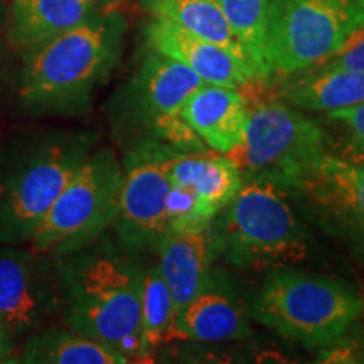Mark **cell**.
<instances>
[{"label":"cell","instance_id":"cell-30","mask_svg":"<svg viewBox=\"0 0 364 364\" xmlns=\"http://www.w3.org/2000/svg\"><path fill=\"white\" fill-rule=\"evenodd\" d=\"M93 2H97L98 6H102V4H108V2H113V0H93Z\"/></svg>","mask_w":364,"mask_h":364},{"label":"cell","instance_id":"cell-24","mask_svg":"<svg viewBox=\"0 0 364 364\" xmlns=\"http://www.w3.org/2000/svg\"><path fill=\"white\" fill-rule=\"evenodd\" d=\"M167 233H182V231H199L211 226L213 218L204 211L198 196L186 186L171 182L166 201Z\"/></svg>","mask_w":364,"mask_h":364},{"label":"cell","instance_id":"cell-20","mask_svg":"<svg viewBox=\"0 0 364 364\" xmlns=\"http://www.w3.org/2000/svg\"><path fill=\"white\" fill-rule=\"evenodd\" d=\"M16 363L24 364H127L130 358L75 331L48 327L17 346Z\"/></svg>","mask_w":364,"mask_h":364},{"label":"cell","instance_id":"cell-2","mask_svg":"<svg viewBox=\"0 0 364 364\" xmlns=\"http://www.w3.org/2000/svg\"><path fill=\"white\" fill-rule=\"evenodd\" d=\"M66 326L140 361V307L145 267L108 238L53 258Z\"/></svg>","mask_w":364,"mask_h":364},{"label":"cell","instance_id":"cell-1","mask_svg":"<svg viewBox=\"0 0 364 364\" xmlns=\"http://www.w3.org/2000/svg\"><path fill=\"white\" fill-rule=\"evenodd\" d=\"M125 31L120 12H97L66 33L24 49L14 86L21 112L31 118L88 112L95 90L120 61Z\"/></svg>","mask_w":364,"mask_h":364},{"label":"cell","instance_id":"cell-7","mask_svg":"<svg viewBox=\"0 0 364 364\" xmlns=\"http://www.w3.org/2000/svg\"><path fill=\"white\" fill-rule=\"evenodd\" d=\"M124 167L110 147H97L36 228L31 248L49 258L107 235L120 206Z\"/></svg>","mask_w":364,"mask_h":364},{"label":"cell","instance_id":"cell-28","mask_svg":"<svg viewBox=\"0 0 364 364\" xmlns=\"http://www.w3.org/2000/svg\"><path fill=\"white\" fill-rule=\"evenodd\" d=\"M11 65H9V56L6 48L0 44V102L6 97L7 88H11Z\"/></svg>","mask_w":364,"mask_h":364},{"label":"cell","instance_id":"cell-4","mask_svg":"<svg viewBox=\"0 0 364 364\" xmlns=\"http://www.w3.org/2000/svg\"><path fill=\"white\" fill-rule=\"evenodd\" d=\"M209 238L216 260L240 270L294 268L311 255V233L289 194L262 177L243 179L213 220Z\"/></svg>","mask_w":364,"mask_h":364},{"label":"cell","instance_id":"cell-19","mask_svg":"<svg viewBox=\"0 0 364 364\" xmlns=\"http://www.w3.org/2000/svg\"><path fill=\"white\" fill-rule=\"evenodd\" d=\"M279 100L297 110L331 113L364 102V73L314 66L290 76Z\"/></svg>","mask_w":364,"mask_h":364},{"label":"cell","instance_id":"cell-3","mask_svg":"<svg viewBox=\"0 0 364 364\" xmlns=\"http://www.w3.org/2000/svg\"><path fill=\"white\" fill-rule=\"evenodd\" d=\"M88 129L29 130L0 150V245H24L98 147Z\"/></svg>","mask_w":364,"mask_h":364},{"label":"cell","instance_id":"cell-8","mask_svg":"<svg viewBox=\"0 0 364 364\" xmlns=\"http://www.w3.org/2000/svg\"><path fill=\"white\" fill-rule=\"evenodd\" d=\"M364 24V0H268L267 81L324 63Z\"/></svg>","mask_w":364,"mask_h":364},{"label":"cell","instance_id":"cell-25","mask_svg":"<svg viewBox=\"0 0 364 364\" xmlns=\"http://www.w3.org/2000/svg\"><path fill=\"white\" fill-rule=\"evenodd\" d=\"M317 66L364 73V24L353 31L344 43Z\"/></svg>","mask_w":364,"mask_h":364},{"label":"cell","instance_id":"cell-15","mask_svg":"<svg viewBox=\"0 0 364 364\" xmlns=\"http://www.w3.org/2000/svg\"><path fill=\"white\" fill-rule=\"evenodd\" d=\"M248 107L241 90L204 83L186 100L182 118L206 147L230 156L245 140Z\"/></svg>","mask_w":364,"mask_h":364},{"label":"cell","instance_id":"cell-26","mask_svg":"<svg viewBox=\"0 0 364 364\" xmlns=\"http://www.w3.org/2000/svg\"><path fill=\"white\" fill-rule=\"evenodd\" d=\"M327 117L343 125L348 132L349 144H351L349 154L364 156V102L327 113Z\"/></svg>","mask_w":364,"mask_h":364},{"label":"cell","instance_id":"cell-17","mask_svg":"<svg viewBox=\"0 0 364 364\" xmlns=\"http://www.w3.org/2000/svg\"><path fill=\"white\" fill-rule=\"evenodd\" d=\"M100 12L93 0H12L7 12V41L24 49L66 33Z\"/></svg>","mask_w":364,"mask_h":364},{"label":"cell","instance_id":"cell-9","mask_svg":"<svg viewBox=\"0 0 364 364\" xmlns=\"http://www.w3.org/2000/svg\"><path fill=\"white\" fill-rule=\"evenodd\" d=\"M326 152L322 127L277 98L250 105L245 140L230 157L238 164L243 179L262 177L284 189Z\"/></svg>","mask_w":364,"mask_h":364},{"label":"cell","instance_id":"cell-14","mask_svg":"<svg viewBox=\"0 0 364 364\" xmlns=\"http://www.w3.org/2000/svg\"><path fill=\"white\" fill-rule=\"evenodd\" d=\"M248 312L241 306L233 285L220 268H215L208 284L172 318L171 341L225 343L252 334Z\"/></svg>","mask_w":364,"mask_h":364},{"label":"cell","instance_id":"cell-29","mask_svg":"<svg viewBox=\"0 0 364 364\" xmlns=\"http://www.w3.org/2000/svg\"><path fill=\"white\" fill-rule=\"evenodd\" d=\"M7 21V11H6V6H4V0H0V29H2L4 24H6Z\"/></svg>","mask_w":364,"mask_h":364},{"label":"cell","instance_id":"cell-5","mask_svg":"<svg viewBox=\"0 0 364 364\" xmlns=\"http://www.w3.org/2000/svg\"><path fill=\"white\" fill-rule=\"evenodd\" d=\"M364 311L353 285L318 273L272 270L250 300L248 316L306 348H327L343 338Z\"/></svg>","mask_w":364,"mask_h":364},{"label":"cell","instance_id":"cell-16","mask_svg":"<svg viewBox=\"0 0 364 364\" xmlns=\"http://www.w3.org/2000/svg\"><path fill=\"white\" fill-rule=\"evenodd\" d=\"M157 267L169 287L174 316L203 290L215 270L209 228L167 233L157 248Z\"/></svg>","mask_w":364,"mask_h":364},{"label":"cell","instance_id":"cell-27","mask_svg":"<svg viewBox=\"0 0 364 364\" xmlns=\"http://www.w3.org/2000/svg\"><path fill=\"white\" fill-rule=\"evenodd\" d=\"M17 343L14 339L11 329L6 322L0 318V364L4 363H16Z\"/></svg>","mask_w":364,"mask_h":364},{"label":"cell","instance_id":"cell-18","mask_svg":"<svg viewBox=\"0 0 364 364\" xmlns=\"http://www.w3.org/2000/svg\"><path fill=\"white\" fill-rule=\"evenodd\" d=\"M169 179L193 189L206 215L215 220L243 184L238 164L226 154L211 156L208 150L182 152L171 164Z\"/></svg>","mask_w":364,"mask_h":364},{"label":"cell","instance_id":"cell-22","mask_svg":"<svg viewBox=\"0 0 364 364\" xmlns=\"http://www.w3.org/2000/svg\"><path fill=\"white\" fill-rule=\"evenodd\" d=\"M172 318L174 302L169 287L157 265L145 267L140 307V361L152 358V354L167 343Z\"/></svg>","mask_w":364,"mask_h":364},{"label":"cell","instance_id":"cell-11","mask_svg":"<svg viewBox=\"0 0 364 364\" xmlns=\"http://www.w3.org/2000/svg\"><path fill=\"white\" fill-rule=\"evenodd\" d=\"M284 191L354 258L364 260V156L322 154Z\"/></svg>","mask_w":364,"mask_h":364},{"label":"cell","instance_id":"cell-10","mask_svg":"<svg viewBox=\"0 0 364 364\" xmlns=\"http://www.w3.org/2000/svg\"><path fill=\"white\" fill-rule=\"evenodd\" d=\"M182 152L191 150H181L154 139L127 145L122 162L120 206L113 230L120 248L136 258L144 253H157L167 235L169 171L172 161Z\"/></svg>","mask_w":364,"mask_h":364},{"label":"cell","instance_id":"cell-12","mask_svg":"<svg viewBox=\"0 0 364 364\" xmlns=\"http://www.w3.org/2000/svg\"><path fill=\"white\" fill-rule=\"evenodd\" d=\"M58 314L61 306L53 258L21 245H0V318L17 346L51 327Z\"/></svg>","mask_w":364,"mask_h":364},{"label":"cell","instance_id":"cell-6","mask_svg":"<svg viewBox=\"0 0 364 364\" xmlns=\"http://www.w3.org/2000/svg\"><path fill=\"white\" fill-rule=\"evenodd\" d=\"M204 81L188 66L150 49L112 100L110 122L122 140L154 139L181 150H206L182 118V107Z\"/></svg>","mask_w":364,"mask_h":364},{"label":"cell","instance_id":"cell-23","mask_svg":"<svg viewBox=\"0 0 364 364\" xmlns=\"http://www.w3.org/2000/svg\"><path fill=\"white\" fill-rule=\"evenodd\" d=\"M243 46L258 81H267L265 24L268 0H218Z\"/></svg>","mask_w":364,"mask_h":364},{"label":"cell","instance_id":"cell-13","mask_svg":"<svg viewBox=\"0 0 364 364\" xmlns=\"http://www.w3.org/2000/svg\"><path fill=\"white\" fill-rule=\"evenodd\" d=\"M144 36L149 49L182 63L204 83L241 90L258 80L252 65L245 59L171 21L154 17L145 27Z\"/></svg>","mask_w":364,"mask_h":364},{"label":"cell","instance_id":"cell-21","mask_svg":"<svg viewBox=\"0 0 364 364\" xmlns=\"http://www.w3.org/2000/svg\"><path fill=\"white\" fill-rule=\"evenodd\" d=\"M140 4L154 17L174 22L182 29L213 41L250 63L218 0H140Z\"/></svg>","mask_w":364,"mask_h":364}]
</instances>
